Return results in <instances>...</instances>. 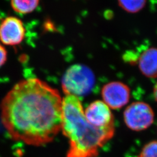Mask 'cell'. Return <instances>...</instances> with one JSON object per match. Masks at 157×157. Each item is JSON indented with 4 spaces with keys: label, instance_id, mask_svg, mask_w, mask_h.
Returning <instances> with one entry per match:
<instances>
[{
    "label": "cell",
    "instance_id": "obj_11",
    "mask_svg": "<svg viewBox=\"0 0 157 157\" xmlns=\"http://www.w3.org/2000/svg\"><path fill=\"white\" fill-rule=\"evenodd\" d=\"M139 157H157V141H152L144 146Z\"/></svg>",
    "mask_w": 157,
    "mask_h": 157
},
{
    "label": "cell",
    "instance_id": "obj_13",
    "mask_svg": "<svg viewBox=\"0 0 157 157\" xmlns=\"http://www.w3.org/2000/svg\"><path fill=\"white\" fill-rule=\"evenodd\" d=\"M154 97L155 101L157 102V82L156 84H155L154 87Z\"/></svg>",
    "mask_w": 157,
    "mask_h": 157
},
{
    "label": "cell",
    "instance_id": "obj_8",
    "mask_svg": "<svg viewBox=\"0 0 157 157\" xmlns=\"http://www.w3.org/2000/svg\"><path fill=\"white\" fill-rule=\"evenodd\" d=\"M136 64L146 77L157 78V48L150 47L143 51L138 56Z\"/></svg>",
    "mask_w": 157,
    "mask_h": 157
},
{
    "label": "cell",
    "instance_id": "obj_2",
    "mask_svg": "<svg viewBox=\"0 0 157 157\" xmlns=\"http://www.w3.org/2000/svg\"><path fill=\"white\" fill-rule=\"evenodd\" d=\"M61 130L69 141L67 157H97L113 136L115 125L104 128L93 126L86 119L79 98L68 95L62 99Z\"/></svg>",
    "mask_w": 157,
    "mask_h": 157
},
{
    "label": "cell",
    "instance_id": "obj_12",
    "mask_svg": "<svg viewBox=\"0 0 157 157\" xmlns=\"http://www.w3.org/2000/svg\"><path fill=\"white\" fill-rule=\"evenodd\" d=\"M7 59V51L4 47L0 43V67L3 66Z\"/></svg>",
    "mask_w": 157,
    "mask_h": 157
},
{
    "label": "cell",
    "instance_id": "obj_3",
    "mask_svg": "<svg viewBox=\"0 0 157 157\" xmlns=\"http://www.w3.org/2000/svg\"><path fill=\"white\" fill-rule=\"evenodd\" d=\"M95 81L94 74L90 67L75 64L69 67L62 77V91L65 95L83 96L93 89Z\"/></svg>",
    "mask_w": 157,
    "mask_h": 157
},
{
    "label": "cell",
    "instance_id": "obj_10",
    "mask_svg": "<svg viewBox=\"0 0 157 157\" xmlns=\"http://www.w3.org/2000/svg\"><path fill=\"white\" fill-rule=\"evenodd\" d=\"M119 6L127 12L136 13L145 6L147 0H118Z\"/></svg>",
    "mask_w": 157,
    "mask_h": 157
},
{
    "label": "cell",
    "instance_id": "obj_4",
    "mask_svg": "<svg viewBox=\"0 0 157 157\" xmlns=\"http://www.w3.org/2000/svg\"><path fill=\"white\" fill-rule=\"evenodd\" d=\"M124 121L129 129L139 132L147 129L154 120V113L148 104L135 102L126 108L124 113Z\"/></svg>",
    "mask_w": 157,
    "mask_h": 157
},
{
    "label": "cell",
    "instance_id": "obj_7",
    "mask_svg": "<svg viewBox=\"0 0 157 157\" xmlns=\"http://www.w3.org/2000/svg\"><path fill=\"white\" fill-rule=\"evenodd\" d=\"M87 121L98 128L114 125V118L110 108L104 101L97 100L91 102L84 111Z\"/></svg>",
    "mask_w": 157,
    "mask_h": 157
},
{
    "label": "cell",
    "instance_id": "obj_5",
    "mask_svg": "<svg viewBox=\"0 0 157 157\" xmlns=\"http://www.w3.org/2000/svg\"><path fill=\"white\" fill-rule=\"evenodd\" d=\"M101 95L108 107L113 109H118L129 102L130 90L124 83L113 81L103 86Z\"/></svg>",
    "mask_w": 157,
    "mask_h": 157
},
{
    "label": "cell",
    "instance_id": "obj_1",
    "mask_svg": "<svg viewBox=\"0 0 157 157\" xmlns=\"http://www.w3.org/2000/svg\"><path fill=\"white\" fill-rule=\"evenodd\" d=\"M62 98L39 78L23 80L0 104L1 120L10 137L29 146L51 142L61 129Z\"/></svg>",
    "mask_w": 157,
    "mask_h": 157
},
{
    "label": "cell",
    "instance_id": "obj_9",
    "mask_svg": "<svg viewBox=\"0 0 157 157\" xmlns=\"http://www.w3.org/2000/svg\"><path fill=\"white\" fill-rule=\"evenodd\" d=\"M40 0H11L12 8L21 14H28L36 10Z\"/></svg>",
    "mask_w": 157,
    "mask_h": 157
},
{
    "label": "cell",
    "instance_id": "obj_6",
    "mask_svg": "<svg viewBox=\"0 0 157 157\" xmlns=\"http://www.w3.org/2000/svg\"><path fill=\"white\" fill-rule=\"evenodd\" d=\"M25 35L23 23L17 17H7L0 24V40L5 45L19 44L22 42Z\"/></svg>",
    "mask_w": 157,
    "mask_h": 157
}]
</instances>
